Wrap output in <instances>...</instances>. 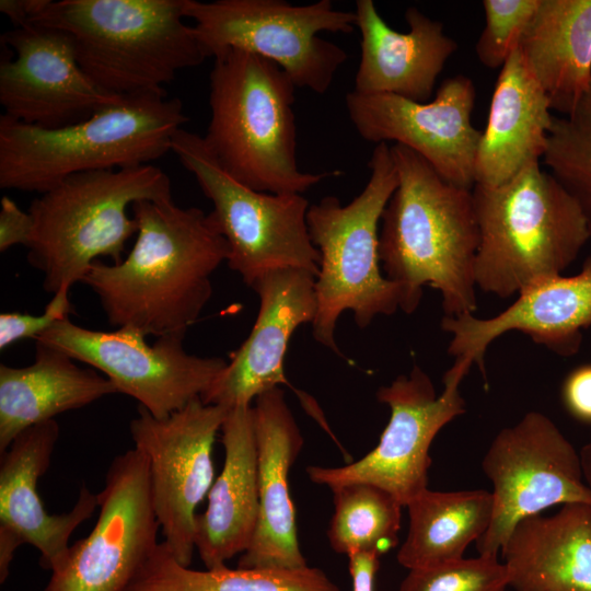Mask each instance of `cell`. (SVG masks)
<instances>
[{
	"label": "cell",
	"mask_w": 591,
	"mask_h": 591,
	"mask_svg": "<svg viewBox=\"0 0 591 591\" xmlns=\"http://www.w3.org/2000/svg\"><path fill=\"white\" fill-rule=\"evenodd\" d=\"M130 208L138 229L127 257L94 262L82 282L112 326L185 336L211 298V276L229 257L228 242L213 215L199 208L173 199Z\"/></svg>",
	"instance_id": "cell-1"
},
{
	"label": "cell",
	"mask_w": 591,
	"mask_h": 591,
	"mask_svg": "<svg viewBox=\"0 0 591 591\" xmlns=\"http://www.w3.org/2000/svg\"><path fill=\"white\" fill-rule=\"evenodd\" d=\"M391 150L398 183L381 218L379 256L401 289V310L415 312L430 286L441 294L444 316L474 314L479 230L472 189L447 182L402 144Z\"/></svg>",
	"instance_id": "cell-2"
},
{
	"label": "cell",
	"mask_w": 591,
	"mask_h": 591,
	"mask_svg": "<svg viewBox=\"0 0 591 591\" xmlns=\"http://www.w3.org/2000/svg\"><path fill=\"white\" fill-rule=\"evenodd\" d=\"M187 120L182 101L165 91L120 95L60 128L1 115L0 187L42 194L73 174L152 164Z\"/></svg>",
	"instance_id": "cell-3"
},
{
	"label": "cell",
	"mask_w": 591,
	"mask_h": 591,
	"mask_svg": "<svg viewBox=\"0 0 591 591\" xmlns=\"http://www.w3.org/2000/svg\"><path fill=\"white\" fill-rule=\"evenodd\" d=\"M210 121L204 140L237 182L263 193L302 194L340 171L310 173L297 159L296 84L276 63L227 49L210 71Z\"/></svg>",
	"instance_id": "cell-4"
},
{
	"label": "cell",
	"mask_w": 591,
	"mask_h": 591,
	"mask_svg": "<svg viewBox=\"0 0 591 591\" xmlns=\"http://www.w3.org/2000/svg\"><path fill=\"white\" fill-rule=\"evenodd\" d=\"M479 230L476 286L499 298L559 276L591 239L576 198L541 163L499 186L472 188Z\"/></svg>",
	"instance_id": "cell-5"
},
{
	"label": "cell",
	"mask_w": 591,
	"mask_h": 591,
	"mask_svg": "<svg viewBox=\"0 0 591 591\" xmlns=\"http://www.w3.org/2000/svg\"><path fill=\"white\" fill-rule=\"evenodd\" d=\"M185 0L51 1L30 23L70 35L89 78L114 95L165 91L179 70L208 58Z\"/></svg>",
	"instance_id": "cell-6"
},
{
	"label": "cell",
	"mask_w": 591,
	"mask_h": 591,
	"mask_svg": "<svg viewBox=\"0 0 591 591\" xmlns=\"http://www.w3.org/2000/svg\"><path fill=\"white\" fill-rule=\"evenodd\" d=\"M170 199L171 179L153 164L68 176L30 205L34 229L27 262L43 274L47 292L69 290L100 257L123 260L138 229L128 207Z\"/></svg>",
	"instance_id": "cell-7"
},
{
	"label": "cell",
	"mask_w": 591,
	"mask_h": 591,
	"mask_svg": "<svg viewBox=\"0 0 591 591\" xmlns=\"http://www.w3.org/2000/svg\"><path fill=\"white\" fill-rule=\"evenodd\" d=\"M368 166L369 181L349 204L325 196L311 204L306 215L320 253L312 332L316 341L339 355L335 329L344 312L350 311L366 328L375 317L394 314L402 302L401 289L385 277L379 256V223L398 183L391 146L378 143Z\"/></svg>",
	"instance_id": "cell-8"
},
{
	"label": "cell",
	"mask_w": 591,
	"mask_h": 591,
	"mask_svg": "<svg viewBox=\"0 0 591 591\" xmlns=\"http://www.w3.org/2000/svg\"><path fill=\"white\" fill-rule=\"evenodd\" d=\"M184 15L195 22L208 58L227 49L245 50L279 66L297 88L325 93L348 59L321 32L349 34L356 13L334 8L331 0L292 4L282 0L184 1Z\"/></svg>",
	"instance_id": "cell-9"
},
{
	"label": "cell",
	"mask_w": 591,
	"mask_h": 591,
	"mask_svg": "<svg viewBox=\"0 0 591 591\" xmlns=\"http://www.w3.org/2000/svg\"><path fill=\"white\" fill-rule=\"evenodd\" d=\"M173 152L190 172L229 245L228 266L252 287L264 275L301 269L317 276L320 253L311 241L302 194L254 190L233 178L204 138L184 128L172 140Z\"/></svg>",
	"instance_id": "cell-10"
},
{
	"label": "cell",
	"mask_w": 591,
	"mask_h": 591,
	"mask_svg": "<svg viewBox=\"0 0 591 591\" xmlns=\"http://www.w3.org/2000/svg\"><path fill=\"white\" fill-rule=\"evenodd\" d=\"M473 363L455 359L437 395L430 376L418 366L376 392L391 415L379 443L360 460L338 467L309 466L310 479L333 489L349 483L376 485L406 507L428 489L430 445L438 432L466 410L460 383Z\"/></svg>",
	"instance_id": "cell-11"
},
{
	"label": "cell",
	"mask_w": 591,
	"mask_h": 591,
	"mask_svg": "<svg viewBox=\"0 0 591 591\" xmlns=\"http://www.w3.org/2000/svg\"><path fill=\"white\" fill-rule=\"evenodd\" d=\"M493 484V518L476 542L479 555L498 556L515 524L553 506L591 505L580 452L556 424L540 412L526 413L501 429L482 461Z\"/></svg>",
	"instance_id": "cell-12"
},
{
	"label": "cell",
	"mask_w": 591,
	"mask_h": 591,
	"mask_svg": "<svg viewBox=\"0 0 591 591\" xmlns=\"http://www.w3.org/2000/svg\"><path fill=\"white\" fill-rule=\"evenodd\" d=\"M146 336L130 327L89 329L67 317L36 340L101 371L118 393L137 399L155 418L202 398L228 363L186 352L183 335L161 336L153 345Z\"/></svg>",
	"instance_id": "cell-13"
},
{
	"label": "cell",
	"mask_w": 591,
	"mask_h": 591,
	"mask_svg": "<svg viewBox=\"0 0 591 591\" xmlns=\"http://www.w3.org/2000/svg\"><path fill=\"white\" fill-rule=\"evenodd\" d=\"M228 410L198 398L165 418H155L139 406L129 425L135 448L149 463L151 498L163 542L183 566H190L196 551V509L215 480L212 448Z\"/></svg>",
	"instance_id": "cell-14"
},
{
	"label": "cell",
	"mask_w": 591,
	"mask_h": 591,
	"mask_svg": "<svg viewBox=\"0 0 591 591\" xmlns=\"http://www.w3.org/2000/svg\"><path fill=\"white\" fill-rule=\"evenodd\" d=\"M90 534L71 544L44 591H127L158 546L149 463L134 448L112 461Z\"/></svg>",
	"instance_id": "cell-15"
},
{
	"label": "cell",
	"mask_w": 591,
	"mask_h": 591,
	"mask_svg": "<svg viewBox=\"0 0 591 591\" xmlns=\"http://www.w3.org/2000/svg\"><path fill=\"white\" fill-rule=\"evenodd\" d=\"M476 90L472 79H445L436 97L416 102L394 94H346L359 136L375 144L394 141L424 158L447 182L472 189L482 131L472 124Z\"/></svg>",
	"instance_id": "cell-16"
},
{
	"label": "cell",
	"mask_w": 591,
	"mask_h": 591,
	"mask_svg": "<svg viewBox=\"0 0 591 591\" xmlns=\"http://www.w3.org/2000/svg\"><path fill=\"white\" fill-rule=\"evenodd\" d=\"M0 104L4 115L43 128L89 118L120 95L95 84L81 68L66 32L35 23L1 35Z\"/></svg>",
	"instance_id": "cell-17"
},
{
	"label": "cell",
	"mask_w": 591,
	"mask_h": 591,
	"mask_svg": "<svg viewBox=\"0 0 591 591\" xmlns=\"http://www.w3.org/2000/svg\"><path fill=\"white\" fill-rule=\"evenodd\" d=\"M59 438L55 419L22 431L0 455V575L9 576L14 553L22 544L40 554L44 569H55L66 556L74 530L99 507L97 494L82 484L68 512L48 513L37 493L38 479L49 467Z\"/></svg>",
	"instance_id": "cell-18"
},
{
	"label": "cell",
	"mask_w": 591,
	"mask_h": 591,
	"mask_svg": "<svg viewBox=\"0 0 591 591\" xmlns=\"http://www.w3.org/2000/svg\"><path fill=\"white\" fill-rule=\"evenodd\" d=\"M591 326V254L573 276L537 281L518 293L506 310L488 318L474 314L443 316L441 328L451 334L448 352L477 364L485 376L488 346L509 332H520L560 357L575 356L582 331Z\"/></svg>",
	"instance_id": "cell-19"
},
{
	"label": "cell",
	"mask_w": 591,
	"mask_h": 591,
	"mask_svg": "<svg viewBox=\"0 0 591 591\" xmlns=\"http://www.w3.org/2000/svg\"><path fill=\"white\" fill-rule=\"evenodd\" d=\"M259 309L254 326L231 361L202 396L205 404L227 409L252 406L260 394L287 384L285 358L298 327L314 322L315 276L301 269H280L252 287Z\"/></svg>",
	"instance_id": "cell-20"
},
{
	"label": "cell",
	"mask_w": 591,
	"mask_h": 591,
	"mask_svg": "<svg viewBox=\"0 0 591 591\" xmlns=\"http://www.w3.org/2000/svg\"><path fill=\"white\" fill-rule=\"evenodd\" d=\"M259 513L241 568H300L308 566L297 530L289 473L303 448V436L280 387L255 398Z\"/></svg>",
	"instance_id": "cell-21"
},
{
	"label": "cell",
	"mask_w": 591,
	"mask_h": 591,
	"mask_svg": "<svg viewBox=\"0 0 591 591\" xmlns=\"http://www.w3.org/2000/svg\"><path fill=\"white\" fill-rule=\"evenodd\" d=\"M355 13L361 53L352 91L428 102L457 49L443 24L409 7L405 12L408 31L398 32L387 25L372 0H357Z\"/></svg>",
	"instance_id": "cell-22"
},
{
	"label": "cell",
	"mask_w": 591,
	"mask_h": 591,
	"mask_svg": "<svg viewBox=\"0 0 591 591\" xmlns=\"http://www.w3.org/2000/svg\"><path fill=\"white\" fill-rule=\"evenodd\" d=\"M224 462L196 517L195 549L206 569L227 566L243 554L256 531L259 497L253 406L228 410L221 427Z\"/></svg>",
	"instance_id": "cell-23"
},
{
	"label": "cell",
	"mask_w": 591,
	"mask_h": 591,
	"mask_svg": "<svg viewBox=\"0 0 591 591\" xmlns=\"http://www.w3.org/2000/svg\"><path fill=\"white\" fill-rule=\"evenodd\" d=\"M519 47L500 69L475 158V184L499 186L541 163L554 115Z\"/></svg>",
	"instance_id": "cell-24"
},
{
	"label": "cell",
	"mask_w": 591,
	"mask_h": 591,
	"mask_svg": "<svg viewBox=\"0 0 591 591\" xmlns=\"http://www.w3.org/2000/svg\"><path fill=\"white\" fill-rule=\"evenodd\" d=\"M500 554L513 591H591V505L522 519Z\"/></svg>",
	"instance_id": "cell-25"
},
{
	"label": "cell",
	"mask_w": 591,
	"mask_h": 591,
	"mask_svg": "<svg viewBox=\"0 0 591 591\" xmlns=\"http://www.w3.org/2000/svg\"><path fill=\"white\" fill-rule=\"evenodd\" d=\"M114 393L107 378L36 340L31 366H0V454L25 429Z\"/></svg>",
	"instance_id": "cell-26"
},
{
	"label": "cell",
	"mask_w": 591,
	"mask_h": 591,
	"mask_svg": "<svg viewBox=\"0 0 591 591\" xmlns=\"http://www.w3.org/2000/svg\"><path fill=\"white\" fill-rule=\"evenodd\" d=\"M519 49L551 109L572 114L591 89V0H541Z\"/></svg>",
	"instance_id": "cell-27"
},
{
	"label": "cell",
	"mask_w": 591,
	"mask_h": 591,
	"mask_svg": "<svg viewBox=\"0 0 591 591\" xmlns=\"http://www.w3.org/2000/svg\"><path fill=\"white\" fill-rule=\"evenodd\" d=\"M493 495L485 489L433 491L429 488L410 501L406 538L397 561L408 570L463 558L493 518Z\"/></svg>",
	"instance_id": "cell-28"
},
{
	"label": "cell",
	"mask_w": 591,
	"mask_h": 591,
	"mask_svg": "<svg viewBox=\"0 0 591 591\" xmlns=\"http://www.w3.org/2000/svg\"><path fill=\"white\" fill-rule=\"evenodd\" d=\"M127 591H341L316 567L195 570L181 565L164 542L158 544Z\"/></svg>",
	"instance_id": "cell-29"
},
{
	"label": "cell",
	"mask_w": 591,
	"mask_h": 591,
	"mask_svg": "<svg viewBox=\"0 0 591 591\" xmlns=\"http://www.w3.org/2000/svg\"><path fill=\"white\" fill-rule=\"evenodd\" d=\"M334 513L327 538L332 549L349 555H383L398 544L402 508L387 490L369 483H349L332 489Z\"/></svg>",
	"instance_id": "cell-30"
},
{
	"label": "cell",
	"mask_w": 591,
	"mask_h": 591,
	"mask_svg": "<svg viewBox=\"0 0 591 591\" xmlns=\"http://www.w3.org/2000/svg\"><path fill=\"white\" fill-rule=\"evenodd\" d=\"M542 162L579 202L591 234V89L572 114L553 117Z\"/></svg>",
	"instance_id": "cell-31"
},
{
	"label": "cell",
	"mask_w": 591,
	"mask_h": 591,
	"mask_svg": "<svg viewBox=\"0 0 591 591\" xmlns=\"http://www.w3.org/2000/svg\"><path fill=\"white\" fill-rule=\"evenodd\" d=\"M506 566L498 556L479 555L408 570L398 591H507Z\"/></svg>",
	"instance_id": "cell-32"
},
{
	"label": "cell",
	"mask_w": 591,
	"mask_h": 591,
	"mask_svg": "<svg viewBox=\"0 0 591 591\" xmlns=\"http://www.w3.org/2000/svg\"><path fill=\"white\" fill-rule=\"evenodd\" d=\"M541 0H484L485 27L475 51L479 62L489 69H501L519 47Z\"/></svg>",
	"instance_id": "cell-33"
},
{
	"label": "cell",
	"mask_w": 591,
	"mask_h": 591,
	"mask_svg": "<svg viewBox=\"0 0 591 591\" xmlns=\"http://www.w3.org/2000/svg\"><path fill=\"white\" fill-rule=\"evenodd\" d=\"M71 310L69 290L61 289L53 294L51 300L39 315L19 312L1 313L0 349L3 350L23 339H37L57 322L69 317Z\"/></svg>",
	"instance_id": "cell-34"
},
{
	"label": "cell",
	"mask_w": 591,
	"mask_h": 591,
	"mask_svg": "<svg viewBox=\"0 0 591 591\" xmlns=\"http://www.w3.org/2000/svg\"><path fill=\"white\" fill-rule=\"evenodd\" d=\"M561 401L570 416L591 425V363L578 366L566 375Z\"/></svg>",
	"instance_id": "cell-35"
},
{
	"label": "cell",
	"mask_w": 591,
	"mask_h": 591,
	"mask_svg": "<svg viewBox=\"0 0 591 591\" xmlns=\"http://www.w3.org/2000/svg\"><path fill=\"white\" fill-rule=\"evenodd\" d=\"M34 229L30 212L23 211L8 196L1 198L0 210V251L5 252L14 245L27 246Z\"/></svg>",
	"instance_id": "cell-36"
},
{
	"label": "cell",
	"mask_w": 591,
	"mask_h": 591,
	"mask_svg": "<svg viewBox=\"0 0 591 591\" xmlns=\"http://www.w3.org/2000/svg\"><path fill=\"white\" fill-rule=\"evenodd\" d=\"M347 557L352 591H374L380 555L374 552H355Z\"/></svg>",
	"instance_id": "cell-37"
},
{
	"label": "cell",
	"mask_w": 591,
	"mask_h": 591,
	"mask_svg": "<svg viewBox=\"0 0 591 591\" xmlns=\"http://www.w3.org/2000/svg\"><path fill=\"white\" fill-rule=\"evenodd\" d=\"M50 0H1L0 11L14 27L28 24L48 5Z\"/></svg>",
	"instance_id": "cell-38"
},
{
	"label": "cell",
	"mask_w": 591,
	"mask_h": 591,
	"mask_svg": "<svg viewBox=\"0 0 591 591\" xmlns=\"http://www.w3.org/2000/svg\"><path fill=\"white\" fill-rule=\"evenodd\" d=\"M579 452L583 478L591 491V442L584 444Z\"/></svg>",
	"instance_id": "cell-39"
}]
</instances>
